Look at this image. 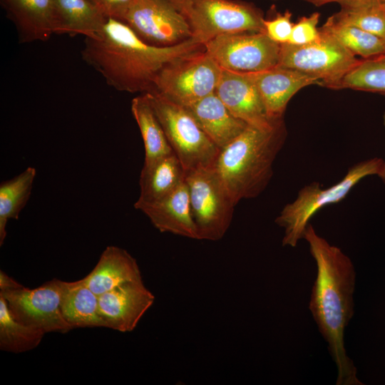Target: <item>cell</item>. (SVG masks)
<instances>
[{
    "instance_id": "6da1fadb",
    "label": "cell",
    "mask_w": 385,
    "mask_h": 385,
    "mask_svg": "<svg viewBox=\"0 0 385 385\" xmlns=\"http://www.w3.org/2000/svg\"><path fill=\"white\" fill-rule=\"evenodd\" d=\"M317 265L309 309L337 366V385H362L344 346V332L354 316L356 273L350 258L319 235L309 223L304 233Z\"/></svg>"
},
{
    "instance_id": "7a4b0ae2",
    "label": "cell",
    "mask_w": 385,
    "mask_h": 385,
    "mask_svg": "<svg viewBox=\"0 0 385 385\" xmlns=\"http://www.w3.org/2000/svg\"><path fill=\"white\" fill-rule=\"evenodd\" d=\"M194 38L178 45L159 47L143 41L124 21L108 18L96 38H85L83 60L115 90L146 93L169 63L204 49Z\"/></svg>"
},
{
    "instance_id": "3957f363",
    "label": "cell",
    "mask_w": 385,
    "mask_h": 385,
    "mask_svg": "<svg viewBox=\"0 0 385 385\" xmlns=\"http://www.w3.org/2000/svg\"><path fill=\"white\" fill-rule=\"evenodd\" d=\"M286 138L284 120L270 130L248 125L220 149L214 168L235 205L257 197L267 188Z\"/></svg>"
},
{
    "instance_id": "277c9868",
    "label": "cell",
    "mask_w": 385,
    "mask_h": 385,
    "mask_svg": "<svg viewBox=\"0 0 385 385\" xmlns=\"http://www.w3.org/2000/svg\"><path fill=\"white\" fill-rule=\"evenodd\" d=\"M384 160L379 158L367 159L351 166L337 184L322 188L318 182L304 186L294 201L287 204L274 222L284 229L282 245L295 247L303 239L311 218L322 207L344 200L363 178L381 177Z\"/></svg>"
},
{
    "instance_id": "5b68a950",
    "label": "cell",
    "mask_w": 385,
    "mask_h": 385,
    "mask_svg": "<svg viewBox=\"0 0 385 385\" xmlns=\"http://www.w3.org/2000/svg\"><path fill=\"white\" fill-rule=\"evenodd\" d=\"M145 93L185 174L214 167L220 149L188 111L153 89Z\"/></svg>"
},
{
    "instance_id": "8992f818",
    "label": "cell",
    "mask_w": 385,
    "mask_h": 385,
    "mask_svg": "<svg viewBox=\"0 0 385 385\" xmlns=\"http://www.w3.org/2000/svg\"><path fill=\"white\" fill-rule=\"evenodd\" d=\"M319 38L302 46L280 44L277 66L316 77L319 85L334 88L360 60L337 40L319 29Z\"/></svg>"
},
{
    "instance_id": "52a82bcc",
    "label": "cell",
    "mask_w": 385,
    "mask_h": 385,
    "mask_svg": "<svg viewBox=\"0 0 385 385\" xmlns=\"http://www.w3.org/2000/svg\"><path fill=\"white\" fill-rule=\"evenodd\" d=\"M184 14L192 38L203 45L221 35L265 32L262 11L240 0H194Z\"/></svg>"
},
{
    "instance_id": "ba28073f",
    "label": "cell",
    "mask_w": 385,
    "mask_h": 385,
    "mask_svg": "<svg viewBox=\"0 0 385 385\" xmlns=\"http://www.w3.org/2000/svg\"><path fill=\"white\" fill-rule=\"evenodd\" d=\"M221 72L204 48L167 64L157 75L153 89L185 106L215 93Z\"/></svg>"
},
{
    "instance_id": "9c48e42d",
    "label": "cell",
    "mask_w": 385,
    "mask_h": 385,
    "mask_svg": "<svg viewBox=\"0 0 385 385\" xmlns=\"http://www.w3.org/2000/svg\"><path fill=\"white\" fill-rule=\"evenodd\" d=\"M185 180L199 240L222 239L231 224L235 205L214 167L190 171Z\"/></svg>"
},
{
    "instance_id": "30bf717a",
    "label": "cell",
    "mask_w": 385,
    "mask_h": 385,
    "mask_svg": "<svg viewBox=\"0 0 385 385\" xmlns=\"http://www.w3.org/2000/svg\"><path fill=\"white\" fill-rule=\"evenodd\" d=\"M204 47L221 68L240 73L277 66L280 51V44L265 32L221 35L207 42Z\"/></svg>"
},
{
    "instance_id": "8fae6325",
    "label": "cell",
    "mask_w": 385,
    "mask_h": 385,
    "mask_svg": "<svg viewBox=\"0 0 385 385\" xmlns=\"http://www.w3.org/2000/svg\"><path fill=\"white\" fill-rule=\"evenodd\" d=\"M123 21L155 46H172L192 37L186 16L168 0H135Z\"/></svg>"
},
{
    "instance_id": "7c38bea8",
    "label": "cell",
    "mask_w": 385,
    "mask_h": 385,
    "mask_svg": "<svg viewBox=\"0 0 385 385\" xmlns=\"http://www.w3.org/2000/svg\"><path fill=\"white\" fill-rule=\"evenodd\" d=\"M65 281L52 279L41 286L0 291L12 314L20 322L45 334L66 333L73 329L61 312V297Z\"/></svg>"
},
{
    "instance_id": "4fadbf2b",
    "label": "cell",
    "mask_w": 385,
    "mask_h": 385,
    "mask_svg": "<svg viewBox=\"0 0 385 385\" xmlns=\"http://www.w3.org/2000/svg\"><path fill=\"white\" fill-rule=\"evenodd\" d=\"M155 300L142 279L128 282L98 296L99 313L106 328L132 332Z\"/></svg>"
},
{
    "instance_id": "5bb4252c",
    "label": "cell",
    "mask_w": 385,
    "mask_h": 385,
    "mask_svg": "<svg viewBox=\"0 0 385 385\" xmlns=\"http://www.w3.org/2000/svg\"><path fill=\"white\" fill-rule=\"evenodd\" d=\"M215 94L228 110L247 125L270 130L279 121H272L266 113L258 90L247 73L222 68Z\"/></svg>"
},
{
    "instance_id": "9a60e30c",
    "label": "cell",
    "mask_w": 385,
    "mask_h": 385,
    "mask_svg": "<svg viewBox=\"0 0 385 385\" xmlns=\"http://www.w3.org/2000/svg\"><path fill=\"white\" fill-rule=\"evenodd\" d=\"M247 74L255 84L267 115L272 121L284 119L289 101L299 90L320 83L316 77L277 66Z\"/></svg>"
},
{
    "instance_id": "2e32d148",
    "label": "cell",
    "mask_w": 385,
    "mask_h": 385,
    "mask_svg": "<svg viewBox=\"0 0 385 385\" xmlns=\"http://www.w3.org/2000/svg\"><path fill=\"white\" fill-rule=\"evenodd\" d=\"M134 207L142 211L160 232L199 240L185 180L165 197L153 202H135Z\"/></svg>"
},
{
    "instance_id": "e0dca14e",
    "label": "cell",
    "mask_w": 385,
    "mask_h": 385,
    "mask_svg": "<svg viewBox=\"0 0 385 385\" xmlns=\"http://www.w3.org/2000/svg\"><path fill=\"white\" fill-rule=\"evenodd\" d=\"M20 43L45 41L54 34V0H1Z\"/></svg>"
},
{
    "instance_id": "ac0fdd59",
    "label": "cell",
    "mask_w": 385,
    "mask_h": 385,
    "mask_svg": "<svg viewBox=\"0 0 385 385\" xmlns=\"http://www.w3.org/2000/svg\"><path fill=\"white\" fill-rule=\"evenodd\" d=\"M184 107L220 149L232 141L249 125L235 117L215 93Z\"/></svg>"
},
{
    "instance_id": "d6986e66",
    "label": "cell",
    "mask_w": 385,
    "mask_h": 385,
    "mask_svg": "<svg viewBox=\"0 0 385 385\" xmlns=\"http://www.w3.org/2000/svg\"><path fill=\"white\" fill-rule=\"evenodd\" d=\"M98 296L128 282L142 279L136 260L125 250L108 246L93 269L83 278Z\"/></svg>"
},
{
    "instance_id": "ffe728a7",
    "label": "cell",
    "mask_w": 385,
    "mask_h": 385,
    "mask_svg": "<svg viewBox=\"0 0 385 385\" xmlns=\"http://www.w3.org/2000/svg\"><path fill=\"white\" fill-rule=\"evenodd\" d=\"M107 19L91 0H54V34L96 38Z\"/></svg>"
},
{
    "instance_id": "44dd1931",
    "label": "cell",
    "mask_w": 385,
    "mask_h": 385,
    "mask_svg": "<svg viewBox=\"0 0 385 385\" xmlns=\"http://www.w3.org/2000/svg\"><path fill=\"white\" fill-rule=\"evenodd\" d=\"M185 178V171L174 152L150 165H143L139 179L140 196L136 202H153L165 197Z\"/></svg>"
},
{
    "instance_id": "7402d4cb",
    "label": "cell",
    "mask_w": 385,
    "mask_h": 385,
    "mask_svg": "<svg viewBox=\"0 0 385 385\" xmlns=\"http://www.w3.org/2000/svg\"><path fill=\"white\" fill-rule=\"evenodd\" d=\"M61 307L65 320L73 329L106 327L99 313L98 296L85 284L83 279L65 282Z\"/></svg>"
},
{
    "instance_id": "603a6c76",
    "label": "cell",
    "mask_w": 385,
    "mask_h": 385,
    "mask_svg": "<svg viewBox=\"0 0 385 385\" xmlns=\"http://www.w3.org/2000/svg\"><path fill=\"white\" fill-rule=\"evenodd\" d=\"M131 112L143 140L145 165L173 153L145 93L133 98Z\"/></svg>"
},
{
    "instance_id": "cb8c5ba5",
    "label": "cell",
    "mask_w": 385,
    "mask_h": 385,
    "mask_svg": "<svg viewBox=\"0 0 385 385\" xmlns=\"http://www.w3.org/2000/svg\"><path fill=\"white\" fill-rule=\"evenodd\" d=\"M36 170L28 167L14 178L0 185V245L6 236V225L10 219L19 218L31 193Z\"/></svg>"
},
{
    "instance_id": "d4e9b609",
    "label": "cell",
    "mask_w": 385,
    "mask_h": 385,
    "mask_svg": "<svg viewBox=\"0 0 385 385\" xmlns=\"http://www.w3.org/2000/svg\"><path fill=\"white\" fill-rule=\"evenodd\" d=\"M45 333L19 321L11 312L4 297L0 295V349L20 354L36 348Z\"/></svg>"
},
{
    "instance_id": "484cf974",
    "label": "cell",
    "mask_w": 385,
    "mask_h": 385,
    "mask_svg": "<svg viewBox=\"0 0 385 385\" xmlns=\"http://www.w3.org/2000/svg\"><path fill=\"white\" fill-rule=\"evenodd\" d=\"M319 29L331 36L354 55L360 56L364 59L385 53V41L383 38L339 22L332 16Z\"/></svg>"
},
{
    "instance_id": "4316f807",
    "label": "cell",
    "mask_w": 385,
    "mask_h": 385,
    "mask_svg": "<svg viewBox=\"0 0 385 385\" xmlns=\"http://www.w3.org/2000/svg\"><path fill=\"white\" fill-rule=\"evenodd\" d=\"M340 6L332 15L335 20L385 38V5L381 0H358Z\"/></svg>"
},
{
    "instance_id": "83f0119b",
    "label": "cell",
    "mask_w": 385,
    "mask_h": 385,
    "mask_svg": "<svg viewBox=\"0 0 385 385\" xmlns=\"http://www.w3.org/2000/svg\"><path fill=\"white\" fill-rule=\"evenodd\" d=\"M343 88L385 93V59L360 60L334 88Z\"/></svg>"
},
{
    "instance_id": "f1b7e54d",
    "label": "cell",
    "mask_w": 385,
    "mask_h": 385,
    "mask_svg": "<svg viewBox=\"0 0 385 385\" xmlns=\"http://www.w3.org/2000/svg\"><path fill=\"white\" fill-rule=\"evenodd\" d=\"M320 14L314 12L309 16H303L294 24L292 34L287 43L302 46L317 40L320 34L317 25Z\"/></svg>"
},
{
    "instance_id": "f546056e",
    "label": "cell",
    "mask_w": 385,
    "mask_h": 385,
    "mask_svg": "<svg viewBox=\"0 0 385 385\" xmlns=\"http://www.w3.org/2000/svg\"><path fill=\"white\" fill-rule=\"evenodd\" d=\"M292 13L289 11L276 16L269 20L265 19V32L273 41L279 43L289 42L294 24L292 22Z\"/></svg>"
},
{
    "instance_id": "4dcf8cb0",
    "label": "cell",
    "mask_w": 385,
    "mask_h": 385,
    "mask_svg": "<svg viewBox=\"0 0 385 385\" xmlns=\"http://www.w3.org/2000/svg\"><path fill=\"white\" fill-rule=\"evenodd\" d=\"M108 19L123 21L135 0H91Z\"/></svg>"
},
{
    "instance_id": "1f68e13d",
    "label": "cell",
    "mask_w": 385,
    "mask_h": 385,
    "mask_svg": "<svg viewBox=\"0 0 385 385\" xmlns=\"http://www.w3.org/2000/svg\"><path fill=\"white\" fill-rule=\"evenodd\" d=\"M23 285L9 277L4 272H0V291L16 289Z\"/></svg>"
},
{
    "instance_id": "d6a6232c",
    "label": "cell",
    "mask_w": 385,
    "mask_h": 385,
    "mask_svg": "<svg viewBox=\"0 0 385 385\" xmlns=\"http://www.w3.org/2000/svg\"><path fill=\"white\" fill-rule=\"evenodd\" d=\"M313 5H315L317 6H320L327 4L329 3H338L340 5L344 4H347L350 2H353L358 0H304Z\"/></svg>"
},
{
    "instance_id": "836d02e7",
    "label": "cell",
    "mask_w": 385,
    "mask_h": 385,
    "mask_svg": "<svg viewBox=\"0 0 385 385\" xmlns=\"http://www.w3.org/2000/svg\"><path fill=\"white\" fill-rule=\"evenodd\" d=\"M173 4L183 14L194 0H168Z\"/></svg>"
},
{
    "instance_id": "e575fe53",
    "label": "cell",
    "mask_w": 385,
    "mask_h": 385,
    "mask_svg": "<svg viewBox=\"0 0 385 385\" xmlns=\"http://www.w3.org/2000/svg\"><path fill=\"white\" fill-rule=\"evenodd\" d=\"M383 123H384V125L385 126V112L384 113V115H383ZM380 178L382 180L383 182L385 183V161H384V169H383V173H382V175L380 177Z\"/></svg>"
},
{
    "instance_id": "d590c367",
    "label": "cell",
    "mask_w": 385,
    "mask_h": 385,
    "mask_svg": "<svg viewBox=\"0 0 385 385\" xmlns=\"http://www.w3.org/2000/svg\"><path fill=\"white\" fill-rule=\"evenodd\" d=\"M374 58H379L385 59V54H382V55H380V56L374 57Z\"/></svg>"
},
{
    "instance_id": "8d00e7d4",
    "label": "cell",
    "mask_w": 385,
    "mask_h": 385,
    "mask_svg": "<svg viewBox=\"0 0 385 385\" xmlns=\"http://www.w3.org/2000/svg\"><path fill=\"white\" fill-rule=\"evenodd\" d=\"M385 5V0H381Z\"/></svg>"
},
{
    "instance_id": "74e56055",
    "label": "cell",
    "mask_w": 385,
    "mask_h": 385,
    "mask_svg": "<svg viewBox=\"0 0 385 385\" xmlns=\"http://www.w3.org/2000/svg\"><path fill=\"white\" fill-rule=\"evenodd\" d=\"M384 41H385V38H384ZM384 54H385V53H384Z\"/></svg>"
}]
</instances>
